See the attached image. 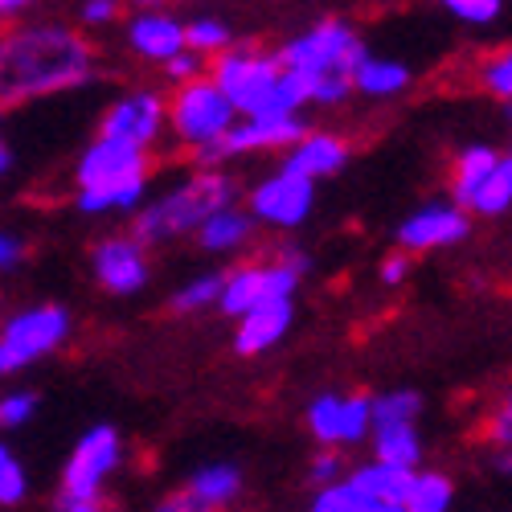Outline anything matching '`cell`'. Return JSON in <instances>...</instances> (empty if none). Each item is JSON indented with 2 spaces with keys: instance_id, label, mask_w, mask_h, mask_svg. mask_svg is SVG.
I'll list each match as a JSON object with an SVG mask.
<instances>
[{
  "instance_id": "13",
  "label": "cell",
  "mask_w": 512,
  "mask_h": 512,
  "mask_svg": "<svg viewBox=\"0 0 512 512\" xmlns=\"http://www.w3.org/2000/svg\"><path fill=\"white\" fill-rule=\"evenodd\" d=\"M91 275L107 295H136L148 287V250L132 234H107L91 246Z\"/></svg>"
},
{
  "instance_id": "33",
  "label": "cell",
  "mask_w": 512,
  "mask_h": 512,
  "mask_svg": "<svg viewBox=\"0 0 512 512\" xmlns=\"http://www.w3.org/2000/svg\"><path fill=\"white\" fill-rule=\"evenodd\" d=\"M443 9H447V17H455V21L467 25V29H488V25H496L500 13H504L500 0H447Z\"/></svg>"
},
{
  "instance_id": "3",
  "label": "cell",
  "mask_w": 512,
  "mask_h": 512,
  "mask_svg": "<svg viewBox=\"0 0 512 512\" xmlns=\"http://www.w3.org/2000/svg\"><path fill=\"white\" fill-rule=\"evenodd\" d=\"M152 152L95 136L74 160V205L82 213H136L148 197Z\"/></svg>"
},
{
  "instance_id": "15",
  "label": "cell",
  "mask_w": 512,
  "mask_h": 512,
  "mask_svg": "<svg viewBox=\"0 0 512 512\" xmlns=\"http://www.w3.org/2000/svg\"><path fill=\"white\" fill-rule=\"evenodd\" d=\"M467 234H472V213H463L451 201H431V205H422L402 218L398 246H402V254L447 250V246H459Z\"/></svg>"
},
{
  "instance_id": "4",
  "label": "cell",
  "mask_w": 512,
  "mask_h": 512,
  "mask_svg": "<svg viewBox=\"0 0 512 512\" xmlns=\"http://www.w3.org/2000/svg\"><path fill=\"white\" fill-rule=\"evenodd\" d=\"M230 205H238V181L222 173V168H197L193 177H185L181 185L164 189L160 197L136 209L132 238L144 250L177 242V238H193L213 213H222Z\"/></svg>"
},
{
  "instance_id": "17",
  "label": "cell",
  "mask_w": 512,
  "mask_h": 512,
  "mask_svg": "<svg viewBox=\"0 0 512 512\" xmlns=\"http://www.w3.org/2000/svg\"><path fill=\"white\" fill-rule=\"evenodd\" d=\"M349 156H353V148H349V140L345 136H332V132H312L308 127V136L295 144V148H287L283 152V173H291V177H304V181H324V177H336L340 168L349 164Z\"/></svg>"
},
{
  "instance_id": "27",
  "label": "cell",
  "mask_w": 512,
  "mask_h": 512,
  "mask_svg": "<svg viewBox=\"0 0 512 512\" xmlns=\"http://www.w3.org/2000/svg\"><path fill=\"white\" fill-rule=\"evenodd\" d=\"M373 426H418L422 418V394L418 390H386L369 398Z\"/></svg>"
},
{
  "instance_id": "20",
  "label": "cell",
  "mask_w": 512,
  "mask_h": 512,
  "mask_svg": "<svg viewBox=\"0 0 512 512\" xmlns=\"http://www.w3.org/2000/svg\"><path fill=\"white\" fill-rule=\"evenodd\" d=\"M496 160H500V152L488 148V144L459 148V156L451 160V205H459L463 213H472V201L484 189V181H488V173L496 168Z\"/></svg>"
},
{
  "instance_id": "22",
  "label": "cell",
  "mask_w": 512,
  "mask_h": 512,
  "mask_svg": "<svg viewBox=\"0 0 512 512\" xmlns=\"http://www.w3.org/2000/svg\"><path fill=\"white\" fill-rule=\"evenodd\" d=\"M410 480H414L410 467L377 463V459H365V463L353 467V472H345V484H353L357 492H365V496H373L381 504H394V508H402V500L410 492Z\"/></svg>"
},
{
  "instance_id": "2",
  "label": "cell",
  "mask_w": 512,
  "mask_h": 512,
  "mask_svg": "<svg viewBox=\"0 0 512 512\" xmlns=\"http://www.w3.org/2000/svg\"><path fill=\"white\" fill-rule=\"evenodd\" d=\"M283 70L300 74L304 87H308V107H340L353 87H349V74L353 66L369 54L361 33L353 29V21L345 17H324L316 25H308L304 33L287 37L283 46L275 50Z\"/></svg>"
},
{
  "instance_id": "37",
  "label": "cell",
  "mask_w": 512,
  "mask_h": 512,
  "mask_svg": "<svg viewBox=\"0 0 512 512\" xmlns=\"http://www.w3.org/2000/svg\"><path fill=\"white\" fill-rule=\"evenodd\" d=\"M205 70H209V62H201L197 54H189V50H185V54H177L173 62L164 66V78H168V87L177 91V87H189V82H197Z\"/></svg>"
},
{
  "instance_id": "21",
  "label": "cell",
  "mask_w": 512,
  "mask_h": 512,
  "mask_svg": "<svg viewBox=\"0 0 512 512\" xmlns=\"http://www.w3.org/2000/svg\"><path fill=\"white\" fill-rule=\"evenodd\" d=\"M193 242L205 250V254H238L254 242V218L242 209V205H230L193 234Z\"/></svg>"
},
{
  "instance_id": "28",
  "label": "cell",
  "mask_w": 512,
  "mask_h": 512,
  "mask_svg": "<svg viewBox=\"0 0 512 512\" xmlns=\"http://www.w3.org/2000/svg\"><path fill=\"white\" fill-rule=\"evenodd\" d=\"M508 209H512V152H500L496 168L488 173L484 189L472 201V213H480V218H500Z\"/></svg>"
},
{
  "instance_id": "6",
  "label": "cell",
  "mask_w": 512,
  "mask_h": 512,
  "mask_svg": "<svg viewBox=\"0 0 512 512\" xmlns=\"http://www.w3.org/2000/svg\"><path fill=\"white\" fill-rule=\"evenodd\" d=\"M205 74H209L213 87L230 99L238 119L275 115V95H279V82H283V62H279L275 50L238 41L234 50L213 58Z\"/></svg>"
},
{
  "instance_id": "38",
  "label": "cell",
  "mask_w": 512,
  "mask_h": 512,
  "mask_svg": "<svg viewBox=\"0 0 512 512\" xmlns=\"http://www.w3.org/2000/svg\"><path fill=\"white\" fill-rule=\"evenodd\" d=\"M123 17V9L115 0H87L78 5V29H103V25H115Z\"/></svg>"
},
{
  "instance_id": "35",
  "label": "cell",
  "mask_w": 512,
  "mask_h": 512,
  "mask_svg": "<svg viewBox=\"0 0 512 512\" xmlns=\"http://www.w3.org/2000/svg\"><path fill=\"white\" fill-rule=\"evenodd\" d=\"M41 398L33 390H9V394H0V431H21V426L33 422Z\"/></svg>"
},
{
  "instance_id": "16",
  "label": "cell",
  "mask_w": 512,
  "mask_h": 512,
  "mask_svg": "<svg viewBox=\"0 0 512 512\" xmlns=\"http://www.w3.org/2000/svg\"><path fill=\"white\" fill-rule=\"evenodd\" d=\"M308 136L304 115H250L230 127V136L218 148V164L234 156H259V152H287Z\"/></svg>"
},
{
  "instance_id": "12",
  "label": "cell",
  "mask_w": 512,
  "mask_h": 512,
  "mask_svg": "<svg viewBox=\"0 0 512 512\" xmlns=\"http://www.w3.org/2000/svg\"><path fill=\"white\" fill-rule=\"evenodd\" d=\"M312 209H316V185L283 173V168L263 177L246 197V213L254 218V226L267 230H300L312 218Z\"/></svg>"
},
{
  "instance_id": "5",
  "label": "cell",
  "mask_w": 512,
  "mask_h": 512,
  "mask_svg": "<svg viewBox=\"0 0 512 512\" xmlns=\"http://www.w3.org/2000/svg\"><path fill=\"white\" fill-rule=\"evenodd\" d=\"M234 123H238V111L209 82V74L168 95V136L181 148H189L197 168H218V148Z\"/></svg>"
},
{
  "instance_id": "1",
  "label": "cell",
  "mask_w": 512,
  "mask_h": 512,
  "mask_svg": "<svg viewBox=\"0 0 512 512\" xmlns=\"http://www.w3.org/2000/svg\"><path fill=\"white\" fill-rule=\"evenodd\" d=\"M99 50L87 29L66 21H21L0 29V111L87 87Z\"/></svg>"
},
{
  "instance_id": "39",
  "label": "cell",
  "mask_w": 512,
  "mask_h": 512,
  "mask_svg": "<svg viewBox=\"0 0 512 512\" xmlns=\"http://www.w3.org/2000/svg\"><path fill=\"white\" fill-rule=\"evenodd\" d=\"M377 279H381V287H402L406 279H410V254H386L381 259V267H377Z\"/></svg>"
},
{
  "instance_id": "36",
  "label": "cell",
  "mask_w": 512,
  "mask_h": 512,
  "mask_svg": "<svg viewBox=\"0 0 512 512\" xmlns=\"http://www.w3.org/2000/svg\"><path fill=\"white\" fill-rule=\"evenodd\" d=\"M345 480V455L340 451H316L308 459V484L320 492V488H332Z\"/></svg>"
},
{
  "instance_id": "26",
  "label": "cell",
  "mask_w": 512,
  "mask_h": 512,
  "mask_svg": "<svg viewBox=\"0 0 512 512\" xmlns=\"http://www.w3.org/2000/svg\"><path fill=\"white\" fill-rule=\"evenodd\" d=\"M451 508H455V480L439 472V467H418L402 500V512H451Z\"/></svg>"
},
{
  "instance_id": "18",
  "label": "cell",
  "mask_w": 512,
  "mask_h": 512,
  "mask_svg": "<svg viewBox=\"0 0 512 512\" xmlns=\"http://www.w3.org/2000/svg\"><path fill=\"white\" fill-rule=\"evenodd\" d=\"M295 324V300H279V304H263L238 320L234 328V353L238 357H259L267 349H275L279 340H287Z\"/></svg>"
},
{
  "instance_id": "11",
  "label": "cell",
  "mask_w": 512,
  "mask_h": 512,
  "mask_svg": "<svg viewBox=\"0 0 512 512\" xmlns=\"http://www.w3.org/2000/svg\"><path fill=\"white\" fill-rule=\"evenodd\" d=\"M99 136H111V140L152 152L168 136V99L156 87H132L103 111Z\"/></svg>"
},
{
  "instance_id": "23",
  "label": "cell",
  "mask_w": 512,
  "mask_h": 512,
  "mask_svg": "<svg viewBox=\"0 0 512 512\" xmlns=\"http://www.w3.org/2000/svg\"><path fill=\"white\" fill-rule=\"evenodd\" d=\"M242 488H246V484H242V467H234V463H226V459L197 467V472L189 476V484H185V492H189L193 500H201L205 508H213V512L230 508V504L242 496Z\"/></svg>"
},
{
  "instance_id": "7",
  "label": "cell",
  "mask_w": 512,
  "mask_h": 512,
  "mask_svg": "<svg viewBox=\"0 0 512 512\" xmlns=\"http://www.w3.org/2000/svg\"><path fill=\"white\" fill-rule=\"evenodd\" d=\"M312 271V254L283 246L275 250V259L267 263H238L234 271H222V300L218 308L230 320H242L246 312L263 308V304H279V300H295V287Z\"/></svg>"
},
{
  "instance_id": "24",
  "label": "cell",
  "mask_w": 512,
  "mask_h": 512,
  "mask_svg": "<svg viewBox=\"0 0 512 512\" xmlns=\"http://www.w3.org/2000/svg\"><path fill=\"white\" fill-rule=\"evenodd\" d=\"M238 46V37H234V25L218 13H197L185 21V50L197 54L201 62H213V58H222L226 50Z\"/></svg>"
},
{
  "instance_id": "14",
  "label": "cell",
  "mask_w": 512,
  "mask_h": 512,
  "mask_svg": "<svg viewBox=\"0 0 512 512\" xmlns=\"http://www.w3.org/2000/svg\"><path fill=\"white\" fill-rule=\"evenodd\" d=\"M123 41L132 50V58L164 70L177 54H185V17H177L173 9H156V5L132 9L123 21Z\"/></svg>"
},
{
  "instance_id": "9",
  "label": "cell",
  "mask_w": 512,
  "mask_h": 512,
  "mask_svg": "<svg viewBox=\"0 0 512 512\" xmlns=\"http://www.w3.org/2000/svg\"><path fill=\"white\" fill-rule=\"evenodd\" d=\"M74 332V316L62 304H33L0 324V377H13L54 357Z\"/></svg>"
},
{
  "instance_id": "10",
  "label": "cell",
  "mask_w": 512,
  "mask_h": 512,
  "mask_svg": "<svg viewBox=\"0 0 512 512\" xmlns=\"http://www.w3.org/2000/svg\"><path fill=\"white\" fill-rule=\"evenodd\" d=\"M304 426L320 443V451L369 443V431H373L369 394H316L304 410Z\"/></svg>"
},
{
  "instance_id": "8",
  "label": "cell",
  "mask_w": 512,
  "mask_h": 512,
  "mask_svg": "<svg viewBox=\"0 0 512 512\" xmlns=\"http://www.w3.org/2000/svg\"><path fill=\"white\" fill-rule=\"evenodd\" d=\"M119 463H123V435L111 422L87 426L62 463L54 504H103V488L119 472Z\"/></svg>"
},
{
  "instance_id": "41",
  "label": "cell",
  "mask_w": 512,
  "mask_h": 512,
  "mask_svg": "<svg viewBox=\"0 0 512 512\" xmlns=\"http://www.w3.org/2000/svg\"><path fill=\"white\" fill-rule=\"evenodd\" d=\"M21 259H25V242H21L17 234H5V230H0V271L17 267Z\"/></svg>"
},
{
  "instance_id": "29",
  "label": "cell",
  "mask_w": 512,
  "mask_h": 512,
  "mask_svg": "<svg viewBox=\"0 0 512 512\" xmlns=\"http://www.w3.org/2000/svg\"><path fill=\"white\" fill-rule=\"evenodd\" d=\"M218 300H222V271H205V275H193L189 283H181L173 291V300H168V308L181 316H197V312L218 308Z\"/></svg>"
},
{
  "instance_id": "31",
  "label": "cell",
  "mask_w": 512,
  "mask_h": 512,
  "mask_svg": "<svg viewBox=\"0 0 512 512\" xmlns=\"http://www.w3.org/2000/svg\"><path fill=\"white\" fill-rule=\"evenodd\" d=\"M476 82H480V91L488 99L512 107V46H500V50L484 54L480 66H476Z\"/></svg>"
},
{
  "instance_id": "19",
  "label": "cell",
  "mask_w": 512,
  "mask_h": 512,
  "mask_svg": "<svg viewBox=\"0 0 512 512\" xmlns=\"http://www.w3.org/2000/svg\"><path fill=\"white\" fill-rule=\"evenodd\" d=\"M410 82H414L410 66L398 62V58H386V54H365V58L353 66V74H349L353 95L373 99V103H386V99L406 95Z\"/></svg>"
},
{
  "instance_id": "44",
  "label": "cell",
  "mask_w": 512,
  "mask_h": 512,
  "mask_svg": "<svg viewBox=\"0 0 512 512\" xmlns=\"http://www.w3.org/2000/svg\"><path fill=\"white\" fill-rule=\"evenodd\" d=\"M9 168H13V148H9V140H5V136H0V177H5Z\"/></svg>"
},
{
  "instance_id": "42",
  "label": "cell",
  "mask_w": 512,
  "mask_h": 512,
  "mask_svg": "<svg viewBox=\"0 0 512 512\" xmlns=\"http://www.w3.org/2000/svg\"><path fill=\"white\" fill-rule=\"evenodd\" d=\"M29 9H33L29 0H0V29H13V25H21Z\"/></svg>"
},
{
  "instance_id": "43",
  "label": "cell",
  "mask_w": 512,
  "mask_h": 512,
  "mask_svg": "<svg viewBox=\"0 0 512 512\" xmlns=\"http://www.w3.org/2000/svg\"><path fill=\"white\" fill-rule=\"evenodd\" d=\"M492 467L500 476H512V451H492Z\"/></svg>"
},
{
  "instance_id": "40",
  "label": "cell",
  "mask_w": 512,
  "mask_h": 512,
  "mask_svg": "<svg viewBox=\"0 0 512 512\" xmlns=\"http://www.w3.org/2000/svg\"><path fill=\"white\" fill-rule=\"evenodd\" d=\"M148 512H213V508H205V504L193 500L185 488H177V492H164Z\"/></svg>"
},
{
  "instance_id": "34",
  "label": "cell",
  "mask_w": 512,
  "mask_h": 512,
  "mask_svg": "<svg viewBox=\"0 0 512 512\" xmlns=\"http://www.w3.org/2000/svg\"><path fill=\"white\" fill-rule=\"evenodd\" d=\"M480 435H484L488 447H496V451H512V390L484 414Z\"/></svg>"
},
{
  "instance_id": "30",
  "label": "cell",
  "mask_w": 512,
  "mask_h": 512,
  "mask_svg": "<svg viewBox=\"0 0 512 512\" xmlns=\"http://www.w3.org/2000/svg\"><path fill=\"white\" fill-rule=\"evenodd\" d=\"M308 512H402L394 504H381L365 492H357L353 484H332V488H320L312 500H308Z\"/></svg>"
},
{
  "instance_id": "32",
  "label": "cell",
  "mask_w": 512,
  "mask_h": 512,
  "mask_svg": "<svg viewBox=\"0 0 512 512\" xmlns=\"http://www.w3.org/2000/svg\"><path fill=\"white\" fill-rule=\"evenodd\" d=\"M25 496H29V472L21 455L0 439V508H17L25 504Z\"/></svg>"
},
{
  "instance_id": "25",
  "label": "cell",
  "mask_w": 512,
  "mask_h": 512,
  "mask_svg": "<svg viewBox=\"0 0 512 512\" xmlns=\"http://www.w3.org/2000/svg\"><path fill=\"white\" fill-rule=\"evenodd\" d=\"M369 447H373L377 463L410 467V472H418V463H422V435H418V426H373Z\"/></svg>"
}]
</instances>
